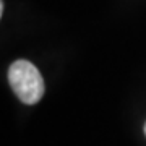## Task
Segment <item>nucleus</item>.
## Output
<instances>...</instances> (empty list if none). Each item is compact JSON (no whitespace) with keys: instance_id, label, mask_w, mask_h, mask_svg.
Masks as SVG:
<instances>
[{"instance_id":"f03ea898","label":"nucleus","mask_w":146,"mask_h":146,"mask_svg":"<svg viewBox=\"0 0 146 146\" xmlns=\"http://www.w3.org/2000/svg\"><path fill=\"white\" fill-rule=\"evenodd\" d=\"M145 135H146V123H145Z\"/></svg>"},{"instance_id":"f257e3e1","label":"nucleus","mask_w":146,"mask_h":146,"mask_svg":"<svg viewBox=\"0 0 146 146\" xmlns=\"http://www.w3.org/2000/svg\"><path fill=\"white\" fill-rule=\"evenodd\" d=\"M8 81L16 98L28 106L37 104L44 96V80L31 62L16 60L8 68Z\"/></svg>"}]
</instances>
